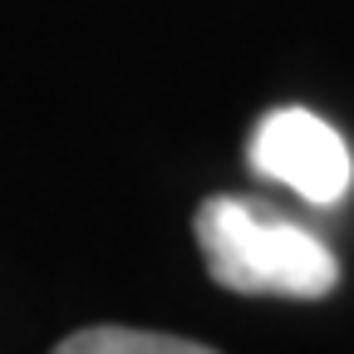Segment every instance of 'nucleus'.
<instances>
[{"mask_svg": "<svg viewBox=\"0 0 354 354\" xmlns=\"http://www.w3.org/2000/svg\"><path fill=\"white\" fill-rule=\"evenodd\" d=\"M197 246L207 276L232 295H286L325 300L339 286V261L315 236L281 212L251 197H207L197 207Z\"/></svg>", "mask_w": 354, "mask_h": 354, "instance_id": "nucleus-1", "label": "nucleus"}, {"mask_svg": "<svg viewBox=\"0 0 354 354\" xmlns=\"http://www.w3.org/2000/svg\"><path fill=\"white\" fill-rule=\"evenodd\" d=\"M251 167L261 177L295 187L310 207H335L344 202L349 183H354V158L344 148V138L310 109H271L246 148Z\"/></svg>", "mask_w": 354, "mask_h": 354, "instance_id": "nucleus-2", "label": "nucleus"}, {"mask_svg": "<svg viewBox=\"0 0 354 354\" xmlns=\"http://www.w3.org/2000/svg\"><path fill=\"white\" fill-rule=\"evenodd\" d=\"M59 354H207V344L158 330H128V325H88L55 344Z\"/></svg>", "mask_w": 354, "mask_h": 354, "instance_id": "nucleus-3", "label": "nucleus"}]
</instances>
